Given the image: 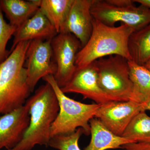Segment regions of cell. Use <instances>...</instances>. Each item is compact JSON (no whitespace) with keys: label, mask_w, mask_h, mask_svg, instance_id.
<instances>
[{"label":"cell","mask_w":150,"mask_h":150,"mask_svg":"<svg viewBox=\"0 0 150 150\" xmlns=\"http://www.w3.org/2000/svg\"><path fill=\"white\" fill-rule=\"evenodd\" d=\"M144 111L146 110L150 111V97L147 101L144 104Z\"/></svg>","instance_id":"obj_25"},{"label":"cell","mask_w":150,"mask_h":150,"mask_svg":"<svg viewBox=\"0 0 150 150\" xmlns=\"http://www.w3.org/2000/svg\"><path fill=\"white\" fill-rule=\"evenodd\" d=\"M17 29V28L6 21L0 8V64L5 61L10 54L6 49L7 45Z\"/></svg>","instance_id":"obj_21"},{"label":"cell","mask_w":150,"mask_h":150,"mask_svg":"<svg viewBox=\"0 0 150 150\" xmlns=\"http://www.w3.org/2000/svg\"><path fill=\"white\" fill-rule=\"evenodd\" d=\"M42 79L52 87L59 102V112L51 126V138L71 134L79 128L83 129L84 134L90 135V121L94 117L101 104H86L68 97L57 84L53 75H48Z\"/></svg>","instance_id":"obj_4"},{"label":"cell","mask_w":150,"mask_h":150,"mask_svg":"<svg viewBox=\"0 0 150 150\" xmlns=\"http://www.w3.org/2000/svg\"><path fill=\"white\" fill-rule=\"evenodd\" d=\"M144 66L146 68H147L149 69L150 70V60L149 62H148L146 64L144 65Z\"/></svg>","instance_id":"obj_26"},{"label":"cell","mask_w":150,"mask_h":150,"mask_svg":"<svg viewBox=\"0 0 150 150\" xmlns=\"http://www.w3.org/2000/svg\"><path fill=\"white\" fill-rule=\"evenodd\" d=\"M144 104L130 100L109 101L100 105L94 117L113 134L121 136L134 116L144 111Z\"/></svg>","instance_id":"obj_9"},{"label":"cell","mask_w":150,"mask_h":150,"mask_svg":"<svg viewBox=\"0 0 150 150\" xmlns=\"http://www.w3.org/2000/svg\"><path fill=\"white\" fill-rule=\"evenodd\" d=\"M58 34L40 8L17 29L10 53L19 43L35 40H51Z\"/></svg>","instance_id":"obj_13"},{"label":"cell","mask_w":150,"mask_h":150,"mask_svg":"<svg viewBox=\"0 0 150 150\" xmlns=\"http://www.w3.org/2000/svg\"><path fill=\"white\" fill-rule=\"evenodd\" d=\"M128 62L129 76L132 84L130 100L145 103L150 97V70L131 60Z\"/></svg>","instance_id":"obj_16"},{"label":"cell","mask_w":150,"mask_h":150,"mask_svg":"<svg viewBox=\"0 0 150 150\" xmlns=\"http://www.w3.org/2000/svg\"><path fill=\"white\" fill-rule=\"evenodd\" d=\"M51 40L30 41L25 64L28 86L31 92L40 79L48 75H55L57 67L53 59Z\"/></svg>","instance_id":"obj_8"},{"label":"cell","mask_w":150,"mask_h":150,"mask_svg":"<svg viewBox=\"0 0 150 150\" xmlns=\"http://www.w3.org/2000/svg\"><path fill=\"white\" fill-rule=\"evenodd\" d=\"M93 25L88 41L77 54V69L106 56L119 55L130 60L128 43L130 35L135 31L132 28L124 24L117 27L108 26L94 18Z\"/></svg>","instance_id":"obj_3"},{"label":"cell","mask_w":150,"mask_h":150,"mask_svg":"<svg viewBox=\"0 0 150 150\" xmlns=\"http://www.w3.org/2000/svg\"><path fill=\"white\" fill-rule=\"evenodd\" d=\"M93 0H74L63 30L74 35L81 48L88 41L92 32L93 18L91 8Z\"/></svg>","instance_id":"obj_12"},{"label":"cell","mask_w":150,"mask_h":150,"mask_svg":"<svg viewBox=\"0 0 150 150\" xmlns=\"http://www.w3.org/2000/svg\"><path fill=\"white\" fill-rule=\"evenodd\" d=\"M108 4L119 7H128L134 5V1L131 0H106Z\"/></svg>","instance_id":"obj_23"},{"label":"cell","mask_w":150,"mask_h":150,"mask_svg":"<svg viewBox=\"0 0 150 150\" xmlns=\"http://www.w3.org/2000/svg\"><path fill=\"white\" fill-rule=\"evenodd\" d=\"M134 1L139 3L141 5L150 10V0H134Z\"/></svg>","instance_id":"obj_24"},{"label":"cell","mask_w":150,"mask_h":150,"mask_svg":"<svg viewBox=\"0 0 150 150\" xmlns=\"http://www.w3.org/2000/svg\"><path fill=\"white\" fill-rule=\"evenodd\" d=\"M125 150H150V143L136 142L130 143L123 146Z\"/></svg>","instance_id":"obj_22"},{"label":"cell","mask_w":150,"mask_h":150,"mask_svg":"<svg viewBox=\"0 0 150 150\" xmlns=\"http://www.w3.org/2000/svg\"><path fill=\"white\" fill-rule=\"evenodd\" d=\"M61 89L64 93L80 94L84 99L91 100L97 104L112 101L100 87L94 62L83 68L76 69L69 81Z\"/></svg>","instance_id":"obj_10"},{"label":"cell","mask_w":150,"mask_h":150,"mask_svg":"<svg viewBox=\"0 0 150 150\" xmlns=\"http://www.w3.org/2000/svg\"><path fill=\"white\" fill-rule=\"evenodd\" d=\"M83 134V129L79 128L71 134L54 136L50 139L48 146L59 150H81L78 142Z\"/></svg>","instance_id":"obj_20"},{"label":"cell","mask_w":150,"mask_h":150,"mask_svg":"<svg viewBox=\"0 0 150 150\" xmlns=\"http://www.w3.org/2000/svg\"><path fill=\"white\" fill-rule=\"evenodd\" d=\"M128 51L130 60L144 66L150 60V23L134 31L129 38Z\"/></svg>","instance_id":"obj_17"},{"label":"cell","mask_w":150,"mask_h":150,"mask_svg":"<svg viewBox=\"0 0 150 150\" xmlns=\"http://www.w3.org/2000/svg\"><path fill=\"white\" fill-rule=\"evenodd\" d=\"M128 61L123 56L112 55L94 62L100 87L112 101L130 100L132 84Z\"/></svg>","instance_id":"obj_5"},{"label":"cell","mask_w":150,"mask_h":150,"mask_svg":"<svg viewBox=\"0 0 150 150\" xmlns=\"http://www.w3.org/2000/svg\"><path fill=\"white\" fill-rule=\"evenodd\" d=\"M91 139L84 150H106L122 148L133 141L113 134L99 119L93 117L89 122Z\"/></svg>","instance_id":"obj_14"},{"label":"cell","mask_w":150,"mask_h":150,"mask_svg":"<svg viewBox=\"0 0 150 150\" xmlns=\"http://www.w3.org/2000/svg\"><path fill=\"white\" fill-rule=\"evenodd\" d=\"M91 11L94 19L108 26H115L120 22L136 31L150 23V10L142 5L119 7L106 0H93Z\"/></svg>","instance_id":"obj_6"},{"label":"cell","mask_w":150,"mask_h":150,"mask_svg":"<svg viewBox=\"0 0 150 150\" xmlns=\"http://www.w3.org/2000/svg\"><path fill=\"white\" fill-rule=\"evenodd\" d=\"M122 137L136 142L150 143V116L141 111L129 123Z\"/></svg>","instance_id":"obj_19"},{"label":"cell","mask_w":150,"mask_h":150,"mask_svg":"<svg viewBox=\"0 0 150 150\" xmlns=\"http://www.w3.org/2000/svg\"><path fill=\"white\" fill-rule=\"evenodd\" d=\"M0 8L5 14L9 23L18 28L39 8L36 0H0Z\"/></svg>","instance_id":"obj_15"},{"label":"cell","mask_w":150,"mask_h":150,"mask_svg":"<svg viewBox=\"0 0 150 150\" xmlns=\"http://www.w3.org/2000/svg\"><path fill=\"white\" fill-rule=\"evenodd\" d=\"M29 109L26 104L0 116V150L13 149L24 137L30 123Z\"/></svg>","instance_id":"obj_11"},{"label":"cell","mask_w":150,"mask_h":150,"mask_svg":"<svg viewBox=\"0 0 150 150\" xmlns=\"http://www.w3.org/2000/svg\"><path fill=\"white\" fill-rule=\"evenodd\" d=\"M29 109V126L21 142L13 149L31 150L36 145L48 146L52 124L59 113V102L49 83L40 86L26 100Z\"/></svg>","instance_id":"obj_1"},{"label":"cell","mask_w":150,"mask_h":150,"mask_svg":"<svg viewBox=\"0 0 150 150\" xmlns=\"http://www.w3.org/2000/svg\"><path fill=\"white\" fill-rule=\"evenodd\" d=\"M51 45L57 67L54 78L62 88L69 81L76 70V57L81 45L76 36L68 33L57 34L51 39Z\"/></svg>","instance_id":"obj_7"},{"label":"cell","mask_w":150,"mask_h":150,"mask_svg":"<svg viewBox=\"0 0 150 150\" xmlns=\"http://www.w3.org/2000/svg\"><path fill=\"white\" fill-rule=\"evenodd\" d=\"M30 42L19 43L0 64V116L24 105L32 93L24 66Z\"/></svg>","instance_id":"obj_2"},{"label":"cell","mask_w":150,"mask_h":150,"mask_svg":"<svg viewBox=\"0 0 150 150\" xmlns=\"http://www.w3.org/2000/svg\"><path fill=\"white\" fill-rule=\"evenodd\" d=\"M74 0H36L39 8L53 25L57 33L63 32Z\"/></svg>","instance_id":"obj_18"}]
</instances>
